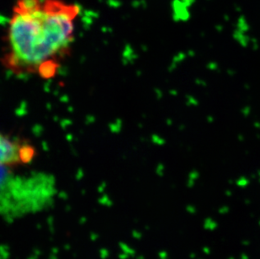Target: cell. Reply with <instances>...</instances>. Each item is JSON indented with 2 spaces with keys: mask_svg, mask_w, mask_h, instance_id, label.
I'll use <instances>...</instances> for the list:
<instances>
[{
  "mask_svg": "<svg viewBox=\"0 0 260 259\" xmlns=\"http://www.w3.org/2000/svg\"><path fill=\"white\" fill-rule=\"evenodd\" d=\"M79 5L63 0H18L8 24L1 62L15 75H56L74 41Z\"/></svg>",
  "mask_w": 260,
  "mask_h": 259,
  "instance_id": "1",
  "label": "cell"
},
{
  "mask_svg": "<svg viewBox=\"0 0 260 259\" xmlns=\"http://www.w3.org/2000/svg\"><path fill=\"white\" fill-rule=\"evenodd\" d=\"M55 193L52 176L9 174L0 184V216L15 219L44 210L53 202Z\"/></svg>",
  "mask_w": 260,
  "mask_h": 259,
  "instance_id": "2",
  "label": "cell"
},
{
  "mask_svg": "<svg viewBox=\"0 0 260 259\" xmlns=\"http://www.w3.org/2000/svg\"><path fill=\"white\" fill-rule=\"evenodd\" d=\"M36 155L33 146L0 132V169H10L31 161Z\"/></svg>",
  "mask_w": 260,
  "mask_h": 259,
  "instance_id": "3",
  "label": "cell"
}]
</instances>
